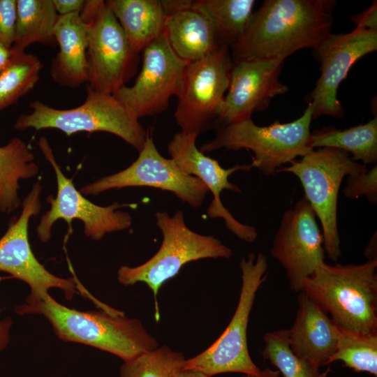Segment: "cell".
<instances>
[{
  "mask_svg": "<svg viewBox=\"0 0 377 377\" xmlns=\"http://www.w3.org/2000/svg\"><path fill=\"white\" fill-rule=\"evenodd\" d=\"M309 145L312 149L332 147L351 154L353 161L363 165L374 164L377 161V117L369 121L338 130L325 127L311 132Z\"/></svg>",
  "mask_w": 377,
  "mask_h": 377,
  "instance_id": "24",
  "label": "cell"
},
{
  "mask_svg": "<svg viewBox=\"0 0 377 377\" xmlns=\"http://www.w3.org/2000/svg\"><path fill=\"white\" fill-rule=\"evenodd\" d=\"M375 235L371 239L369 244L364 250L365 256L367 257L368 260H375L376 259V250H374V247H376V236Z\"/></svg>",
  "mask_w": 377,
  "mask_h": 377,
  "instance_id": "36",
  "label": "cell"
},
{
  "mask_svg": "<svg viewBox=\"0 0 377 377\" xmlns=\"http://www.w3.org/2000/svg\"><path fill=\"white\" fill-rule=\"evenodd\" d=\"M254 0H195L191 8L211 22L220 46L231 49L244 34L255 4Z\"/></svg>",
  "mask_w": 377,
  "mask_h": 377,
  "instance_id": "25",
  "label": "cell"
},
{
  "mask_svg": "<svg viewBox=\"0 0 377 377\" xmlns=\"http://www.w3.org/2000/svg\"><path fill=\"white\" fill-rule=\"evenodd\" d=\"M265 346L261 351L264 359L278 369L283 377H324V374L308 360L297 356L291 350L288 329L266 333Z\"/></svg>",
  "mask_w": 377,
  "mask_h": 377,
  "instance_id": "30",
  "label": "cell"
},
{
  "mask_svg": "<svg viewBox=\"0 0 377 377\" xmlns=\"http://www.w3.org/2000/svg\"><path fill=\"white\" fill-rule=\"evenodd\" d=\"M297 301L294 323L288 329L289 345L297 356L320 369L332 362L339 330L328 314L304 291L300 292Z\"/></svg>",
  "mask_w": 377,
  "mask_h": 377,
  "instance_id": "19",
  "label": "cell"
},
{
  "mask_svg": "<svg viewBox=\"0 0 377 377\" xmlns=\"http://www.w3.org/2000/svg\"><path fill=\"white\" fill-rule=\"evenodd\" d=\"M283 61L253 60L233 62L230 81L217 121L219 128L251 118L263 111L288 87L279 80Z\"/></svg>",
  "mask_w": 377,
  "mask_h": 377,
  "instance_id": "18",
  "label": "cell"
},
{
  "mask_svg": "<svg viewBox=\"0 0 377 377\" xmlns=\"http://www.w3.org/2000/svg\"><path fill=\"white\" fill-rule=\"evenodd\" d=\"M268 265L262 253H250L239 263L242 286L235 311L221 335L200 354L186 359L183 369L212 377L224 373L258 374L260 369L248 349L247 328L256 293L266 279Z\"/></svg>",
  "mask_w": 377,
  "mask_h": 377,
  "instance_id": "8",
  "label": "cell"
},
{
  "mask_svg": "<svg viewBox=\"0 0 377 377\" xmlns=\"http://www.w3.org/2000/svg\"><path fill=\"white\" fill-rule=\"evenodd\" d=\"M29 107V113L16 119L15 129L55 128L67 135L78 132H107L121 138L138 152L146 139L147 131L114 95L87 86L85 101L77 107L57 109L39 101L31 102Z\"/></svg>",
  "mask_w": 377,
  "mask_h": 377,
  "instance_id": "5",
  "label": "cell"
},
{
  "mask_svg": "<svg viewBox=\"0 0 377 377\" xmlns=\"http://www.w3.org/2000/svg\"><path fill=\"white\" fill-rule=\"evenodd\" d=\"M40 182H36L24 198L20 216L10 223L0 238V271L26 283L30 288L29 298H40L51 288L61 290L71 300L82 286L75 279H64L50 272L32 251L28 235L31 218L41 209Z\"/></svg>",
  "mask_w": 377,
  "mask_h": 377,
  "instance_id": "14",
  "label": "cell"
},
{
  "mask_svg": "<svg viewBox=\"0 0 377 377\" xmlns=\"http://www.w3.org/2000/svg\"><path fill=\"white\" fill-rule=\"evenodd\" d=\"M191 0H108L133 50L139 54L165 34L168 17L191 8Z\"/></svg>",
  "mask_w": 377,
  "mask_h": 377,
  "instance_id": "20",
  "label": "cell"
},
{
  "mask_svg": "<svg viewBox=\"0 0 377 377\" xmlns=\"http://www.w3.org/2000/svg\"><path fill=\"white\" fill-rule=\"evenodd\" d=\"M377 260L360 265L322 263L302 291L339 328L377 333Z\"/></svg>",
  "mask_w": 377,
  "mask_h": 377,
  "instance_id": "3",
  "label": "cell"
},
{
  "mask_svg": "<svg viewBox=\"0 0 377 377\" xmlns=\"http://www.w3.org/2000/svg\"><path fill=\"white\" fill-rule=\"evenodd\" d=\"M339 330L337 349L332 362L339 360L356 371H364L376 376L377 333Z\"/></svg>",
  "mask_w": 377,
  "mask_h": 377,
  "instance_id": "28",
  "label": "cell"
},
{
  "mask_svg": "<svg viewBox=\"0 0 377 377\" xmlns=\"http://www.w3.org/2000/svg\"><path fill=\"white\" fill-rule=\"evenodd\" d=\"M232 66L230 49L226 46L188 63L174 114L181 131L198 135L216 129Z\"/></svg>",
  "mask_w": 377,
  "mask_h": 377,
  "instance_id": "10",
  "label": "cell"
},
{
  "mask_svg": "<svg viewBox=\"0 0 377 377\" xmlns=\"http://www.w3.org/2000/svg\"><path fill=\"white\" fill-rule=\"evenodd\" d=\"M0 276V282L2 280ZM10 321L7 319L2 324L0 323V350L3 349L8 342V331L10 326Z\"/></svg>",
  "mask_w": 377,
  "mask_h": 377,
  "instance_id": "35",
  "label": "cell"
},
{
  "mask_svg": "<svg viewBox=\"0 0 377 377\" xmlns=\"http://www.w3.org/2000/svg\"><path fill=\"white\" fill-rule=\"evenodd\" d=\"M280 373L277 370L265 368L258 374H245L242 377H280Z\"/></svg>",
  "mask_w": 377,
  "mask_h": 377,
  "instance_id": "38",
  "label": "cell"
},
{
  "mask_svg": "<svg viewBox=\"0 0 377 377\" xmlns=\"http://www.w3.org/2000/svg\"><path fill=\"white\" fill-rule=\"evenodd\" d=\"M84 0H52V3L59 15L80 13L82 9Z\"/></svg>",
  "mask_w": 377,
  "mask_h": 377,
  "instance_id": "34",
  "label": "cell"
},
{
  "mask_svg": "<svg viewBox=\"0 0 377 377\" xmlns=\"http://www.w3.org/2000/svg\"><path fill=\"white\" fill-rule=\"evenodd\" d=\"M80 17L87 32V87L113 95L136 73L139 54L131 48L105 1H85Z\"/></svg>",
  "mask_w": 377,
  "mask_h": 377,
  "instance_id": "9",
  "label": "cell"
},
{
  "mask_svg": "<svg viewBox=\"0 0 377 377\" xmlns=\"http://www.w3.org/2000/svg\"><path fill=\"white\" fill-rule=\"evenodd\" d=\"M136 186L171 192L193 207H200L209 192L198 178L186 174L172 159L159 153L149 131L138 158L131 165L82 186L79 191L83 195H95L111 189Z\"/></svg>",
  "mask_w": 377,
  "mask_h": 377,
  "instance_id": "13",
  "label": "cell"
},
{
  "mask_svg": "<svg viewBox=\"0 0 377 377\" xmlns=\"http://www.w3.org/2000/svg\"><path fill=\"white\" fill-rule=\"evenodd\" d=\"M277 172H290L301 182L304 198L322 227L323 246L328 258L337 261L341 255L337 226V200L341 182L348 175L367 170L346 151L332 147L310 150Z\"/></svg>",
  "mask_w": 377,
  "mask_h": 377,
  "instance_id": "7",
  "label": "cell"
},
{
  "mask_svg": "<svg viewBox=\"0 0 377 377\" xmlns=\"http://www.w3.org/2000/svg\"><path fill=\"white\" fill-rule=\"evenodd\" d=\"M179 377H209V376L198 371L183 369L179 375Z\"/></svg>",
  "mask_w": 377,
  "mask_h": 377,
  "instance_id": "39",
  "label": "cell"
},
{
  "mask_svg": "<svg viewBox=\"0 0 377 377\" xmlns=\"http://www.w3.org/2000/svg\"><path fill=\"white\" fill-rule=\"evenodd\" d=\"M38 166L29 145L19 138H12L0 147V212L11 213L21 204L20 182L34 177Z\"/></svg>",
  "mask_w": 377,
  "mask_h": 377,
  "instance_id": "23",
  "label": "cell"
},
{
  "mask_svg": "<svg viewBox=\"0 0 377 377\" xmlns=\"http://www.w3.org/2000/svg\"><path fill=\"white\" fill-rule=\"evenodd\" d=\"M313 106L308 103L302 116L293 121L256 125L251 118L221 126L212 140L199 149L207 153L226 149H245L253 152L252 168L269 177L283 165L302 157L312 149L309 145Z\"/></svg>",
  "mask_w": 377,
  "mask_h": 377,
  "instance_id": "6",
  "label": "cell"
},
{
  "mask_svg": "<svg viewBox=\"0 0 377 377\" xmlns=\"http://www.w3.org/2000/svg\"><path fill=\"white\" fill-rule=\"evenodd\" d=\"M376 50L377 31L357 27L348 34H331L313 49L321 73L308 98V103L313 106V119L343 116V110L337 98L340 84L358 59Z\"/></svg>",
  "mask_w": 377,
  "mask_h": 377,
  "instance_id": "16",
  "label": "cell"
},
{
  "mask_svg": "<svg viewBox=\"0 0 377 377\" xmlns=\"http://www.w3.org/2000/svg\"><path fill=\"white\" fill-rule=\"evenodd\" d=\"M270 253L286 271L290 290L302 291L306 280L325 262L323 237L306 199L284 212Z\"/></svg>",
  "mask_w": 377,
  "mask_h": 377,
  "instance_id": "15",
  "label": "cell"
},
{
  "mask_svg": "<svg viewBox=\"0 0 377 377\" xmlns=\"http://www.w3.org/2000/svg\"><path fill=\"white\" fill-rule=\"evenodd\" d=\"M54 36L59 51L51 63L50 75L53 80L70 88L87 82V32L80 13L59 15Z\"/></svg>",
  "mask_w": 377,
  "mask_h": 377,
  "instance_id": "21",
  "label": "cell"
},
{
  "mask_svg": "<svg viewBox=\"0 0 377 377\" xmlns=\"http://www.w3.org/2000/svg\"><path fill=\"white\" fill-rule=\"evenodd\" d=\"M11 52V47H9L0 42V70L8 60Z\"/></svg>",
  "mask_w": 377,
  "mask_h": 377,
  "instance_id": "37",
  "label": "cell"
},
{
  "mask_svg": "<svg viewBox=\"0 0 377 377\" xmlns=\"http://www.w3.org/2000/svg\"><path fill=\"white\" fill-rule=\"evenodd\" d=\"M38 145L55 172L57 185V195L47 198L50 208L43 214L36 229L42 242L50 239L53 225L59 219L66 221L69 228L73 219L81 221L85 235L96 241L108 233L124 230L131 226V215L121 208L136 207V204L115 202L103 207L91 202L75 188L72 179L63 173L46 138L40 137Z\"/></svg>",
  "mask_w": 377,
  "mask_h": 377,
  "instance_id": "11",
  "label": "cell"
},
{
  "mask_svg": "<svg viewBox=\"0 0 377 377\" xmlns=\"http://www.w3.org/2000/svg\"><path fill=\"white\" fill-rule=\"evenodd\" d=\"M59 17L52 0H17L15 37L11 50L25 52L33 43L53 45Z\"/></svg>",
  "mask_w": 377,
  "mask_h": 377,
  "instance_id": "26",
  "label": "cell"
},
{
  "mask_svg": "<svg viewBox=\"0 0 377 377\" xmlns=\"http://www.w3.org/2000/svg\"><path fill=\"white\" fill-rule=\"evenodd\" d=\"M198 135L180 131L176 133L168 145L170 158L184 172L198 178L212 193L207 214L212 219H223L226 228L240 239L254 242L258 232L254 226L237 221L225 207L220 195L223 190L240 193V188L229 181V177L239 170L249 171L251 165H236L223 168L218 161L202 153L196 146Z\"/></svg>",
  "mask_w": 377,
  "mask_h": 377,
  "instance_id": "17",
  "label": "cell"
},
{
  "mask_svg": "<svg viewBox=\"0 0 377 377\" xmlns=\"http://www.w3.org/2000/svg\"><path fill=\"white\" fill-rule=\"evenodd\" d=\"M343 194L350 199L364 196L372 205L377 203V165L360 173L346 176Z\"/></svg>",
  "mask_w": 377,
  "mask_h": 377,
  "instance_id": "31",
  "label": "cell"
},
{
  "mask_svg": "<svg viewBox=\"0 0 377 377\" xmlns=\"http://www.w3.org/2000/svg\"><path fill=\"white\" fill-rule=\"evenodd\" d=\"M17 0H0V42L12 47L16 24Z\"/></svg>",
  "mask_w": 377,
  "mask_h": 377,
  "instance_id": "32",
  "label": "cell"
},
{
  "mask_svg": "<svg viewBox=\"0 0 377 377\" xmlns=\"http://www.w3.org/2000/svg\"><path fill=\"white\" fill-rule=\"evenodd\" d=\"M336 2L330 0H266L230 49L233 62L284 59L316 48L329 35Z\"/></svg>",
  "mask_w": 377,
  "mask_h": 377,
  "instance_id": "1",
  "label": "cell"
},
{
  "mask_svg": "<svg viewBox=\"0 0 377 377\" xmlns=\"http://www.w3.org/2000/svg\"><path fill=\"white\" fill-rule=\"evenodd\" d=\"M15 311L43 316L59 339L94 347L124 362L159 346L140 320L128 318L123 311H79L59 303L50 294L40 298L27 297Z\"/></svg>",
  "mask_w": 377,
  "mask_h": 377,
  "instance_id": "2",
  "label": "cell"
},
{
  "mask_svg": "<svg viewBox=\"0 0 377 377\" xmlns=\"http://www.w3.org/2000/svg\"><path fill=\"white\" fill-rule=\"evenodd\" d=\"M357 28L377 31V3L374 1L364 11L351 17Z\"/></svg>",
  "mask_w": 377,
  "mask_h": 377,
  "instance_id": "33",
  "label": "cell"
},
{
  "mask_svg": "<svg viewBox=\"0 0 377 377\" xmlns=\"http://www.w3.org/2000/svg\"><path fill=\"white\" fill-rule=\"evenodd\" d=\"M186 358L166 345L145 352L120 367V377H179Z\"/></svg>",
  "mask_w": 377,
  "mask_h": 377,
  "instance_id": "29",
  "label": "cell"
},
{
  "mask_svg": "<svg viewBox=\"0 0 377 377\" xmlns=\"http://www.w3.org/2000/svg\"><path fill=\"white\" fill-rule=\"evenodd\" d=\"M155 217L163 235L159 249L142 265L121 266L117 271V279L124 286L145 283L153 293L158 320L156 297L165 282L175 277L188 263L204 258L228 259L232 256V250L214 236L191 230L185 223L182 210L172 216L165 212H157Z\"/></svg>",
  "mask_w": 377,
  "mask_h": 377,
  "instance_id": "4",
  "label": "cell"
},
{
  "mask_svg": "<svg viewBox=\"0 0 377 377\" xmlns=\"http://www.w3.org/2000/svg\"><path fill=\"white\" fill-rule=\"evenodd\" d=\"M142 52V67L134 84L113 94L138 119L168 109L170 98L181 91L188 64L175 53L165 34Z\"/></svg>",
  "mask_w": 377,
  "mask_h": 377,
  "instance_id": "12",
  "label": "cell"
},
{
  "mask_svg": "<svg viewBox=\"0 0 377 377\" xmlns=\"http://www.w3.org/2000/svg\"><path fill=\"white\" fill-rule=\"evenodd\" d=\"M165 34L175 53L188 63L198 61L221 47L209 20L191 8L170 15Z\"/></svg>",
  "mask_w": 377,
  "mask_h": 377,
  "instance_id": "22",
  "label": "cell"
},
{
  "mask_svg": "<svg viewBox=\"0 0 377 377\" xmlns=\"http://www.w3.org/2000/svg\"><path fill=\"white\" fill-rule=\"evenodd\" d=\"M42 68L36 55L11 50L8 60L0 70V112L16 104L34 87Z\"/></svg>",
  "mask_w": 377,
  "mask_h": 377,
  "instance_id": "27",
  "label": "cell"
}]
</instances>
